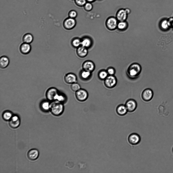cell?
<instances>
[{"instance_id":"cell-1","label":"cell","mask_w":173,"mask_h":173,"mask_svg":"<svg viewBox=\"0 0 173 173\" xmlns=\"http://www.w3.org/2000/svg\"><path fill=\"white\" fill-rule=\"evenodd\" d=\"M141 65L137 63L131 64L127 68L126 73L130 78L134 79L137 78L140 75L142 70Z\"/></svg>"},{"instance_id":"cell-2","label":"cell","mask_w":173,"mask_h":173,"mask_svg":"<svg viewBox=\"0 0 173 173\" xmlns=\"http://www.w3.org/2000/svg\"><path fill=\"white\" fill-rule=\"evenodd\" d=\"M63 104L56 101H54L50 104V110L53 114L59 116L63 113L64 107Z\"/></svg>"},{"instance_id":"cell-3","label":"cell","mask_w":173,"mask_h":173,"mask_svg":"<svg viewBox=\"0 0 173 173\" xmlns=\"http://www.w3.org/2000/svg\"><path fill=\"white\" fill-rule=\"evenodd\" d=\"M131 12L128 8H121L116 12V17L118 22L125 21L128 15Z\"/></svg>"},{"instance_id":"cell-4","label":"cell","mask_w":173,"mask_h":173,"mask_svg":"<svg viewBox=\"0 0 173 173\" xmlns=\"http://www.w3.org/2000/svg\"><path fill=\"white\" fill-rule=\"evenodd\" d=\"M117 79L114 75H108L104 80L105 86L107 88H112L116 85Z\"/></svg>"},{"instance_id":"cell-5","label":"cell","mask_w":173,"mask_h":173,"mask_svg":"<svg viewBox=\"0 0 173 173\" xmlns=\"http://www.w3.org/2000/svg\"><path fill=\"white\" fill-rule=\"evenodd\" d=\"M75 95L77 100L80 102L85 101L88 97V92L86 90L82 88L76 92Z\"/></svg>"},{"instance_id":"cell-6","label":"cell","mask_w":173,"mask_h":173,"mask_svg":"<svg viewBox=\"0 0 173 173\" xmlns=\"http://www.w3.org/2000/svg\"><path fill=\"white\" fill-rule=\"evenodd\" d=\"M118 21L115 16H110L106 21V25L107 27L111 30L116 29L117 26Z\"/></svg>"},{"instance_id":"cell-7","label":"cell","mask_w":173,"mask_h":173,"mask_svg":"<svg viewBox=\"0 0 173 173\" xmlns=\"http://www.w3.org/2000/svg\"><path fill=\"white\" fill-rule=\"evenodd\" d=\"M127 110L128 112H132L136 109L137 107V103L134 99H130L127 100L125 104Z\"/></svg>"},{"instance_id":"cell-8","label":"cell","mask_w":173,"mask_h":173,"mask_svg":"<svg viewBox=\"0 0 173 173\" xmlns=\"http://www.w3.org/2000/svg\"><path fill=\"white\" fill-rule=\"evenodd\" d=\"M76 22L74 18L69 17L66 19L63 23L64 28L67 30L73 29L75 26Z\"/></svg>"},{"instance_id":"cell-9","label":"cell","mask_w":173,"mask_h":173,"mask_svg":"<svg viewBox=\"0 0 173 173\" xmlns=\"http://www.w3.org/2000/svg\"><path fill=\"white\" fill-rule=\"evenodd\" d=\"M153 95L152 90L150 88H147L142 92L141 96L143 100L145 101H149L152 98Z\"/></svg>"},{"instance_id":"cell-10","label":"cell","mask_w":173,"mask_h":173,"mask_svg":"<svg viewBox=\"0 0 173 173\" xmlns=\"http://www.w3.org/2000/svg\"><path fill=\"white\" fill-rule=\"evenodd\" d=\"M64 80L66 83L71 84L76 82L77 78L75 74L72 73H69L65 75Z\"/></svg>"},{"instance_id":"cell-11","label":"cell","mask_w":173,"mask_h":173,"mask_svg":"<svg viewBox=\"0 0 173 173\" xmlns=\"http://www.w3.org/2000/svg\"><path fill=\"white\" fill-rule=\"evenodd\" d=\"M95 68L94 63L93 62L90 60L85 61L82 65V69L91 72L94 70Z\"/></svg>"},{"instance_id":"cell-12","label":"cell","mask_w":173,"mask_h":173,"mask_svg":"<svg viewBox=\"0 0 173 173\" xmlns=\"http://www.w3.org/2000/svg\"><path fill=\"white\" fill-rule=\"evenodd\" d=\"M128 140L130 144L133 145H136L140 143L141 138L138 134L137 133H133L129 135Z\"/></svg>"},{"instance_id":"cell-13","label":"cell","mask_w":173,"mask_h":173,"mask_svg":"<svg viewBox=\"0 0 173 173\" xmlns=\"http://www.w3.org/2000/svg\"><path fill=\"white\" fill-rule=\"evenodd\" d=\"M59 92L57 89L55 88H50L46 93L47 99L49 101H54L55 97Z\"/></svg>"},{"instance_id":"cell-14","label":"cell","mask_w":173,"mask_h":173,"mask_svg":"<svg viewBox=\"0 0 173 173\" xmlns=\"http://www.w3.org/2000/svg\"><path fill=\"white\" fill-rule=\"evenodd\" d=\"M20 119L18 116L16 115L13 116L9 120V124L10 126L12 128H17L20 124Z\"/></svg>"},{"instance_id":"cell-15","label":"cell","mask_w":173,"mask_h":173,"mask_svg":"<svg viewBox=\"0 0 173 173\" xmlns=\"http://www.w3.org/2000/svg\"><path fill=\"white\" fill-rule=\"evenodd\" d=\"M79 76L82 80L87 81L91 78L92 72L82 69L80 72Z\"/></svg>"},{"instance_id":"cell-16","label":"cell","mask_w":173,"mask_h":173,"mask_svg":"<svg viewBox=\"0 0 173 173\" xmlns=\"http://www.w3.org/2000/svg\"><path fill=\"white\" fill-rule=\"evenodd\" d=\"M88 49L82 46L77 48L76 53L80 57H84L86 56L88 53Z\"/></svg>"},{"instance_id":"cell-17","label":"cell","mask_w":173,"mask_h":173,"mask_svg":"<svg viewBox=\"0 0 173 173\" xmlns=\"http://www.w3.org/2000/svg\"><path fill=\"white\" fill-rule=\"evenodd\" d=\"M67 98L66 95L63 93L59 92L55 97L54 101H56L64 104L67 102Z\"/></svg>"},{"instance_id":"cell-18","label":"cell","mask_w":173,"mask_h":173,"mask_svg":"<svg viewBox=\"0 0 173 173\" xmlns=\"http://www.w3.org/2000/svg\"><path fill=\"white\" fill-rule=\"evenodd\" d=\"M39 156V152L38 150L36 149H32L30 150L27 153L28 158L31 160H36Z\"/></svg>"},{"instance_id":"cell-19","label":"cell","mask_w":173,"mask_h":173,"mask_svg":"<svg viewBox=\"0 0 173 173\" xmlns=\"http://www.w3.org/2000/svg\"><path fill=\"white\" fill-rule=\"evenodd\" d=\"M31 47L29 44L24 43L22 44L20 47L21 52L24 54L29 53L31 50Z\"/></svg>"},{"instance_id":"cell-20","label":"cell","mask_w":173,"mask_h":173,"mask_svg":"<svg viewBox=\"0 0 173 173\" xmlns=\"http://www.w3.org/2000/svg\"><path fill=\"white\" fill-rule=\"evenodd\" d=\"M81 41V46L87 49L90 47L92 45V41L88 37H84Z\"/></svg>"},{"instance_id":"cell-21","label":"cell","mask_w":173,"mask_h":173,"mask_svg":"<svg viewBox=\"0 0 173 173\" xmlns=\"http://www.w3.org/2000/svg\"><path fill=\"white\" fill-rule=\"evenodd\" d=\"M116 111L117 113L120 116L125 115L128 112L125 105L123 104L119 105L117 107Z\"/></svg>"},{"instance_id":"cell-22","label":"cell","mask_w":173,"mask_h":173,"mask_svg":"<svg viewBox=\"0 0 173 173\" xmlns=\"http://www.w3.org/2000/svg\"><path fill=\"white\" fill-rule=\"evenodd\" d=\"M9 62L8 58L5 56H3L0 59V66L2 68H5L7 67Z\"/></svg>"},{"instance_id":"cell-23","label":"cell","mask_w":173,"mask_h":173,"mask_svg":"<svg viewBox=\"0 0 173 173\" xmlns=\"http://www.w3.org/2000/svg\"><path fill=\"white\" fill-rule=\"evenodd\" d=\"M33 40V37L32 35L30 33H27L23 36V40L24 43L28 44L31 43Z\"/></svg>"},{"instance_id":"cell-24","label":"cell","mask_w":173,"mask_h":173,"mask_svg":"<svg viewBox=\"0 0 173 173\" xmlns=\"http://www.w3.org/2000/svg\"><path fill=\"white\" fill-rule=\"evenodd\" d=\"M108 75L106 70L104 69L100 70L98 73V76L100 80H104Z\"/></svg>"},{"instance_id":"cell-25","label":"cell","mask_w":173,"mask_h":173,"mask_svg":"<svg viewBox=\"0 0 173 173\" xmlns=\"http://www.w3.org/2000/svg\"><path fill=\"white\" fill-rule=\"evenodd\" d=\"M81 41L80 39L75 38L72 40L71 44L74 47L77 48L81 46Z\"/></svg>"},{"instance_id":"cell-26","label":"cell","mask_w":173,"mask_h":173,"mask_svg":"<svg viewBox=\"0 0 173 173\" xmlns=\"http://www.w3.org/2000/svg\"><path fill=\"white\" fill-rule=\"evenodd\" d=\"M41 107L43 110L47 111L50 110V104L48 101H44L42 103Z\"/></svg>"},{"instance_id":"cell-27","label":"cell","mask_w":173,"mask_h":173,"mask_svg":"<svg viewBox=\"0 0 173 173\" xmlns=\"http://www.w3.org/2000/svg\"><path fill=\"white\" fill-rule=\"evenodd\" d=\"M13 116L12 113L9 111H6L3 114V119L5 120H9Z\"/></svg>"},{"instance_id":"cell-28","label":"cell","mask_w":173,"mask_h":173,"mask_svg":"<svg viewBox=\"0 0 173 173\" xmlns=\"http://www.w3.org/2000/svg\"><path fill=\"white\" fill-rule=\"evenodd\" d=\"M127 26V24L126 21L118 22L117 28L119 29L123 30L125 29Z\"/></svg>"},{"instance_id":"cell-29","label":"cell","mask_w":173,"mask_h":173,"mask_svg":"<svg viewBox=\"0 0 173 173\" xmlns=\"http://www.w3.org/2000/svg\"><path fill=\"white\" fill-rule=\"evenodd\" d=\"M70 88L73 91L75 92L81 88L80 85L77 82L71 84Z\"/></svg>"},{"instance_id":"cell-30","label":"cell","mask_w":173,"mask_h":173,"mask_svg":"<svg viewBox=\"0 0 173 173\" xmlns=\"http://www.w3.org/2000/svg\"><path fill=\"white\" fill-rule=\"evenodd\" d=\"M85 10L86 11H89L92 9L93 6L91 3L87 2L83 6Z\"/></svg>"},{"instance_id":"cell-31","label":"cell","mask_w":173,"mask_h":173,"mask_svg":"<svg viewBox=\"0 0 173 173\" xmlns=\"http://www.w3.org/2000/svg\"><path fill=\"white\" fill-rule=\"evenodd\" d=\"M75 4L80 7H83L87 2L86 0H74Z\"/></svg>"},{"instance_id":"cell-32","label":"cell","mask_w":173,"mask_h":173,"mask_svg":"<svg viewBox=\"0 0 173 173\" xmlns=\"http://www.w3.org/2000/svg\"><path fill=\"white\" fill-rule=\"evenodd\" d=\"M108 75H114L116 71L115 68L112 67H109L106 70Z\"/></svg>"},{"instance_id":"cell-33","label":"cell","mask_w":173,"mask_h":173,"mask_svg":"<svg viewBox=\"0 0 173 173\" xmlns=\"http://www.w3.org/2000/svg\"><path fill=\"white\" fill-rule=\"evenodd\" d=\"M68 14L69 17L75 19L77 16V13L75 10H72L69 11Z\"/></svg>"},{"instance_id":"cell-34","label":"cell","mask_w":173,"mask_h":173,"mask_svg":"<svg viewBox=\"0 0 173 173\" xmlns=\"http://www.w3.org/2000/svg\"><path fill=\"white\" fill-rule=\"evenodd\" d=\"M87 2H89L90 3H92L94 2L96 0H86Z\"/></svg>"},{"instance_id":"cell-35","label":"cell","mask_w":173,"mask_h":173,"mask_svg":"<svg viewBox=\"0 0 173 173\" xmlns=\"http://www.w3.org/2000/svg\"><path fill=\"white\" fill-rule=\"evenodd\" d=\"M172 151H173V148H172Z\"/></svg>"},{"instance_id":"cell-36","label":"cell","mask_w":173,"mask_h":173,"mask_svg":"<svg viewBox=\"0 0 173 173\" xmlns=\"http://www.w3.org/2000/svg\"><path fill=\"white\" fill-rule=\"evenodd\" d=\"M72 0V1H73V0H74H74Z\"/></svg>"},{"instance_id":"cell-37","label":"cell","mask_w":173,"mask_h":173,"mask_svg":"<svg viewBox=\"0 0 173 173\" xmlns=\"http://www.w3.org/2000/svg\"><path fill=\"white\" fill-rule=\"evenodd\" d=\"M99 0L100 1V0Z\"/></svg>"}]
</instances>
